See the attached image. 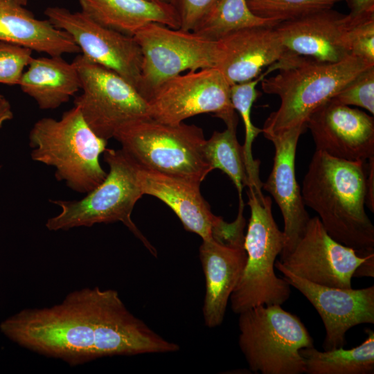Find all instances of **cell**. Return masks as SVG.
I'll list each match as a JSON object with an SVG mask.
<instances>
[{
  "mask_svg": "<svg viewBox=\"0 0 374 374\" xmlns=\"http://www.w3.org/2000/svg\"><path fill=\"white\" fill-rule=\"evenodd\" d=\"M154 2L162 3H168L174 5L175 0H150Z\"/></svg>",
  "mask_w": 374,
  "mask_h": 374,
  "instance_id": "obj_37",
  "label": "cell"
},
{
  "mask_svg": "<svg viewBox=\"0 0 374 374\" xmlns=\"http://www.w3.org/2000/svg\"><path fill=\"white\" fill-rule=\"evenodd\" d=\"M73 62L82 91L75 98L74 106L97 136L107 141L123 125L150 118L148 103L122 76L82 54Z\"/></svg>",
  "mask_w": 374,
  "mask_h": 374,
  "instance_id": "obj_9",
  "label": "cell"
},
{
  "mask_svg": "<svg viewBox=\"0 0 374 374\" xmlns=\"http://www.w3.org/2000/svg\"><path fill=\"white\" fill-rule=\"evenodd\" d=\"M251 12L256 17L277 23L332 8L343 0H246Z\"/></svg>",
  "mask_w": 374,
  "mask_h": 374,
  "instance_id": "obj_28",
  "label": "cell"
},
{
  "mask_svg": "<svg viewBox=\"0 0 374 374\" xmlns=\"http://www.w3.org/2000/svg\"><path fill=\"white\" fill-rule=\"evenodd\" d=\"M19 86L43 110L55 109L67 103L81 88L75 64L62 56L32 57Z\"/></svg>",
  "mask_w": 374,
  "mask_h": 374,
  "instance_id": "obj_23",
  "label": "cell"
},
{
  "mask_svg": "<svg viewBox=\"0 0 374 374\" xmlns=\"http://www.w3.org/2000/svg\"><path fill=\"white\" fill-rule=\"evenodd\" d=\"M367 163L366 177V205L374 211V157L369 159Z\"/></svg>",
  "mask_w": 374,
  "mask_h": 374,
  "instance_id": "obj_33",
  "label": "cell"
},
{
  "mask_svg": "<svg viewBox=\"0 0 374 374\" xmlns=\"http://www.w3.org/2000/svg\"><path fill=\"white\" fill-rule=\"evenodd\" d=\"M107 143L90 128L75 106L59 120H38L29 133L32 159L54 167L56 179L80 193H88L105 179L107 173L99 159Z\"/></svg>",
  "mask_w": 374,
  "mask_h": 374,
  "instance_id": "obj_4",
  "label": "cell"
},
{
  "mask_svg": "<svg viewBox=\"0 0 374 374\" xmlns=\"http://www.w3.org/2000/svg\"><path fill=\"white\" fill-rule=\"evenodd\" d=\"M275 267L319 313L326 330L325 350L343 348L346 334L353 327L374 323V285L357 290L328 287L294 274L279 260L276 261Z\"/></svg>",
  "mask_w": 374,
  "mask_h": 374,
  "instance_id": "obj_14",
  "label": "cell"
},
{
  "mask_svg": "<svg viewBox=\"0 0 374 374\" xmlns=\"http://www.w3.org/2000/svg\"><path fill=\"white\" fill-rule=\"evenodd\" d=\"M104 159L109 172L105 179L80 200H50L60 207L57 215L47 220L49 231L90 227L96 224L121 222L157 256L155 248L133 222L131 215L143 195L137 179L136 163L122 150L106 149Z\"/></svg>",
  "mask_w": 374,
  "mask_h": 374,
  "instance_id": "obj_7",
  "label": "cell"
},
{
  "mask_svg": "<svg viewBox=\"0 0 374 374\" xmlns=\"http://www.w3.org/2000/svg\"><path fill=\"white\" fill-rule=\"evenodd\" d=\"M307 129L300 125L277 134L266 135L275 148L272 170L262 187L278 204L284 221L285 244L280 261L294 249L303 236L310 217L303 200L295 172V157L299 137Z\"/></svg>",
  "mask_w": 374,
  "mask_h": 374,
  "instance_id": "obj_16",
  "label": "cell"
},
{
  "mask_svg": "<svg viewBox=\"0 0 374 374\" xmlns=\"http://www.w3.org/2000/svg\"><path fill=\"white\" fill-rule=\"evenodd\" d=\"M278 72L261 80L262 91L277 95L278 109L266 119L264 136L307 126L310 115L329 101L346 84L374 63L354 55L337 62H323L301 56L278 61Z\"/></svg>",
  "mask_w": 374,
  "mask_h": 374,
  "instance_id": "obj_3",
  "label": "cell"
},
{
  "mask_svg": "<svg viewBox=\"0 0 374 374\" xmlns=\"http://www.w3.org/2000/svg\"><path fill=\"white\" fill-rule=\"evenodd\" d=\"M372 256H361L334 240L314 216L293 251L279 261L294 274L314 283L350 289L355 270Z\"/></svg>",
  "mask_w": 374,
  "mask_h": 374,
  "instance_id": "obj_13",
  "label": "cell"
},
{
  "mask_svg": "<svg viewBox=\"0 0 374 374\" xmlns=\"http://www.w3.org/2000/svg\"><path fill=\"white\" fill-rule=\"evenodd\" d=\"M122 150L139 166L197 184L213 170L204 154L202 128L151 118L130 122L115 133Z\"/></svg>",
  "mask_w": 374,
  "mask_h": 374,
  "instance_id": "obj_5",
  "label": "cell"
},
{
  "mask_svg": "<svg viewBox=\"0 0 374 374\" xmlns=\"http://www.w3.org/2000/svg\"><path fill=\"white\" fill-rule=\"evenodd\" d=\"M248 189L251 216L244 243L247 262L229 299L231 310L238 314L260 305H281L291 294V286L274 271L285 237L274 220L271 197Z\"/></svg>",
  "mask_w": 374,
  "mask_h": 374,
  "instance_id": "obj_6",
  "label": "cell"
},
{
  "mask_svg": "<svg viewBox=\"0 0 374 374\" xmlns=\"http://www.w3.org/2000/svg\"><path fill=\"white\" fill-rule=\"evenodd\" d=\"M277 24L253 15L246 0H213L192 31L203 37L217 40L224 35L242 28L275 26Z\"/></svg>",
  "mask_w": 374,
  "mask_h": 374,
  "instance_id": "obj_26",
  "label": "cell"
},
{
  "mask_svg": "<svg viewBox=\"0 0 374 374\" xmlns=\"http://www.w3.org/2000/svg\"><path fill=\"white\" fill-rule=\"evenodd\" d=\"M199 257L206 285L204 323L207 328H214L224 321L231 294L245 267L247 253L243 246L226 244L211 237L202 240Z\"/></svg>",
  "mask_w": 374,
  "mask_h": 374,
  "instance_id": "obj_19",
  "label": "cell"
},
{
  "mask_svg": "<svg viewBox=\"0 0 374 374\" xmlns=\"http://www.w3.org/2000/svg\"><path fill=\"white\" fill-rule=\"evenodd\" d=\"M330 100L357 106L374 114V66L369 67L346 84Z\"/></svg>",
  "mask_w": 374,
  "mask_h": 374,
  "instance_id": "obj_30",
  "label": "cell"
},
{
  "mask_svg": "<svg viewBox=\"0 0 374 374\" xmlns=\"http://www.w3.org/2000/svg\"><path fill=\"white\" fill-rule=\"evenodd\" d=\"M350 15L332 8L282 21L274 26L285 56H301L323 62H337L349 55L346 33Z\"/></svg>",
  "mask_w": 374,
  "mask_h": 374,
  "instance_id": "obj_17",
  "label": "cell"
},
{
  "mask_svg": "<svg viewBox=\"0 0 374 374\" xmlns=\"http://www.w3.org/2000/svg\"><path fill=\"white\" fill-rule=\"evenodd\" d=\"M353 276H374V256L367 258L355 270Z\"/></svg>",
  "mask_w": 374,
  "mask_h": 374,
  "instance_id": "obj_35",
  "label": "cell"
},
{
  "mask_svg": "<svg viewBox=\"0 0 374 374\" xmlns=\"http://www.w3.org/2000/svg\"><path fill=\"white\" fill-rule=\"evenodd\" d=\"M231 85L216 68L190 71L163 82L149 100L150 118L170 125L204 113H213L225 124L238 121Z\"/></svg>",
  "mask_w": 374,
  "mask_h": 374,
  "instance_id": "obj_11",
  "label": "cell"
},
{
  "mask_svg": "<svg viewBox=\"0 0 374 374\" xmlns=\"http://www.w3.org/2000/svg\"><path fill=\"white\" fill-rule=\"evenodd\" d=\"M213 0H175L179 17L180 29L192 31Z\"/></svg>",
  "mask_w": 374,
  "mask_h": 374,
  "instance_id": "obj_32",
  "label": "cell"
},
{
  "mask_svg": "<svg viewBox=\"0 0 374 374\" xmlns=\"http://www.w3.org/2000/svg\"><path fill=\"white\" fill-rule=\"evenodd\" d=\"M316 150L351 161L374 157V118L359 109L329 100L307 121Z\"/></svg>",
  "mask_w": 374,
  "mask_h": 374,
  "instance_id": "obj_15",
  "label": "cell"
},
{
  "mask_svg": "<svg viewBox=\"0 0 374 374\" xmlns=\"http://www.w3.org/2000/svg\"><path fill=\"white\" fill-rule=\"evenodd\" d=\"M81 11L97 23L123 34L134 36L143 26L158 23L180 28L172 4L150 0H78Z\"/></svg>",
  "mask_w": 374,
  "mask_h": 374,
  "instance_id": "obj_22",
  "label": "cell"
},
{
  "mask_svg": "<svg viewBox=\"0 0 374 374\" xmlns=\"http://www.w3.org/2000/svg\"><path fill=\"white\" fill-rule=\"evenodd\" d=\"M133 37L142 53L141 95L147 102L163 82L184 71L215 68L217 40L158 23L147 24Z\"/></svg>",
  "mask_w": 374,
  "mask_h": 374,
  "instance_id": "obj_10",
  "label": "cell"
},
{
  "mask_svg": "<svg viewBox=\"0 0 374 374\" xmlns=\"http://www.w3.org/2000/svg\"><path fill=\"white\" fill-rule=\"evenodd\" d=\"M366 339L350 349L343 348L320 351L314 346L299 350L308 374H373L374 332L366 329Z\"/></svg>",
  "mask_w": 374,
  "mask_h": 374,
  "instance_id": "obj_24",
  "label": "cell"
},
{
  "mask_svg": "<svg viewBox=\"0 0 374 374\" xmlns=\"http://www.w3.org/2000/svg\"><path fill=\"white\" fill-rule=\"evenodd\" d=\"M44 15L72 37L83 56L117 73L141 94L143 57L133 36L107 28L82 11L53 6L46 8Z\"/></svg>",
  "mask_w": 374,
  "mask_h": 374,
  "instance_id": "obj_12",
  "label": "cell"
},
{
  "mask_svg": "<svg viewBox=\"0 0 374 374\" xmlns=\"http://www.w3.org/2000/svg\"><path fill=\"white\" fill-rule=\"evenodd\" d=\"M366 161L316 150L303 180L305 206L318 214L334 240L361 256L374 253V226L366 211Z\"/></svg>",
  "mask_w": 374,
  "mask_h": 374,
  "instance_id": "obj_2",
  "label": "cell"
},
{
  "mask_svg": "<svg viewBox=\"0 0 374 374\" xmlns=\"http://www.w3.org/2000/svg\"><path fill=\"white\" fill-rule=\"evenodd\" d=\"M0 330L20 346L70 366L180 349L134 315L116 290L98 287L74 290L51 307L22 310L1 321Z\"/></svg>",
  "mask_w": 374,
  "mask_h": 374,
  "instance_id": "obj_1",
  "label": "cell"
},
{
  "mask_svg": "<svg viewBox=\"0 0 374 374\" xmlns=\"http://www.w3.org/2000/svg\"><path fill=\"white\" fill-rule=\"evenodd\" d=\"M346 42L350 55L374 63V10L350 15Z\"/></svg>",
  "mask_w": 374,
  "mask_h": 374,
  "instance_id": "obj_29",
  "label": "cell"
},
{
  "mask_svg": "<svg viewBox=\"0 0 374 374\" xmlns=\"http://www.w3.org/2000/svg\"><path fill=\"white\" fill-rule=\"evenodd\" d=\"M278 69L276 62L269 66L268 69L258 77L247 82L231 85V100L234 109L240 114L245 130L244 143L242 145L246 169L249 179L248 188H252L258 194H262V182L259 176L260 161L254 159L252 155V143L262 130L253 125L251 120V110L253 104L260 95L256 85L269 73Z\"/></svg>",
  "mask_w": 374,
  "mask_h": 374,
  "instance_id": "obj_27",
  "label": "cell"
},
{
  "mask_svg": "<svg viewBox=\"0 0 374 374\" xmlns=\"http://www.w3.org/2000/svg\"><path fill=\"white\" fill-rule=\"evenodd\" d=\"M32 52L30 48L0 41V83L19 85L33 57Z\"/></svg>",
  "mask_w": 374,
  "mask_h": 374,
  "instance_id": "obj_31",
  "label": "cell"
},
{
  "mask_svg": "<svg viewBox=\"0 0 374 374\" xmlns=\"http://www.w3.org/2000/svg\"><path fill=\"white\" fill-rule=\"evenodd\" d=\"M274 26L233 30L217 40L218 69L230 85L256 78L262 70L285 57Z\"/></svg>",
  "mask_w": 374,
  "mask_h": 374,
  "instance_id": "obj_18",
  "label": "cell"
},
{
  "mask_svg": "<svg viewBox=\"0 0 374 374\" xmlns=\"http://www.w3.org/2000/svg\"><path fill=\"white\" fill-rule=\"evenodd\" d=\"M13 118V112L9 101L0 94V128L4 123Z\"/></svg>",
  "mask_w": 374,
  "mask_h": 374,
  "instance_id": "obj_36",
  "label": "cell"
},
{
  "mask_svg": "<svg viewBox=\"0 0 374 374\" xmlns=\"http://www.w3.org/2000/svg\"><path fill=\"white\" fill-rule=\"evenodd\" d=\"M137 179L143 195L154 196L166 204L186 230L199 235L202 240L211 238L220 217L212 213L201 195L199 184L138 165Z\"/></svg>",
  "mask_w": 374,
  "mask_h": 374,
  "instance_id": "obj_20",
  "label": "cell"
},
{
  "mask_svg": "<svg viewBox=\"0 0 374 374\" xmlns=\"http://www.w3.org/2000/svg\"><path fill=\"white\" fill-rule=\"evenodd\" d=\"M238 314V346L251 371L305 373L299 350L314 346L313 339L296 315L280 305H260Z\"/></svg>",
  "mask_w": 374,
  "mask_h": 374,
  "instance_id": "obj_8",
  "label": "cell"
},
{
  "mask_svg": "<svg viewBox=\"0 0 374 374\" xmlns=\"http://www.w3.org/2000/svg\"><path fill=\"white\" fill-rule=\"evenodd\" d=\"M238 121L226 124L223 132L214 131L206 140L204 154L211 168H218L232 180L238 193L239 204L244 203L242 190L249 186L242 145L236 137Z\"/></svg>",
  "mask_w": 374,
  "mask_h": 374,
  "instance_id": "obj_25",
  "label": "cell"
},
{
  "mask_svg": "<svg viewBox=\"0 0 374 374\" xmlns=\"http://www.w3.org/2000/svg\"><path fill=\"white\" fill-rule=\"evenodd\" d=\"M350 8V14L355 15L374 10V0H344Z\"/></svg>",
  "mask_w": 374,
  "mask_h": 374,
  "instance_id": "obj_34",
  "label": "cell"
},
{
  "mask_svg": "<svg viewBox=\"0 0 374 374\" xmlns=\"http://www.w3.org/2000/svg\"><path fill=\"white\" fill-rule=\"evenodd\" d=\"M15 1L23 6H26L28 2V0H15Z\"/></svg>",
  "mask_w": 374,
  "mask_h": 374,
  "instance_id": "obj_38",
  "label": "cell"
},
{
  "mask_svg": "<svg viewBox=\"0 0 374 374\" xmlns=\"http://www.w3.org/2000/svg\"><path fill=\"white\" fill-rule=\"evenodd\" d=\"M15 0H0V41L19 45L50 56L80 53L72 37L39 19Z\"/></svg>",
  "mask_w": 374,
  "mask_h": 374,
  "instance_id": "obj_21",
  "label": "cell"
}]
</instances>
